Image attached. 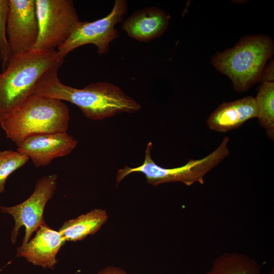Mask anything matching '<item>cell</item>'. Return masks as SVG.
<instances>
[{"mask_svg":"<svg viewBox=\"0 0 274 274\" xmlns=\"http://www.w3.org/2000/svg\"><path fill=\"white\" fill-rule=\"evenodd\" d=\"M55 68L47 72L35 86L32 94L68 101L92 120H102L122 113H133L141 105L118 86L109 82L92 83L83 88L62 83Z\"/></svg>","mask_w":274,"mask_h":274,"instance_id":"6da1fadb","label":"cell"},{"mask_svg":"<svg viewBox=\"0 0 274 274\" xmlns=\"http://www.w3.org/2000/svg\"><path fill=\"white\" fill-rule=\"evenodd\" d=\"M64 58L56 50H31L11 57L0 73V122L32 94L40 78L50 70L59 68Z\"/></svg>","mask_w":274,"mask_h":274,"instance_id":"7a4b0ae2","label":"cell"},{"mask_svg":"<svg viewBox=\"0 0 274 274\" xmlns=\"http://www.w3.org/2000/svg\"><path fill=\"white\" fill-rule=\"evenodd\" d=\"M273 50V40L269 36L246 35L232 47L217 52L211 63L230 79L235 92H245L261 80Z\"/></svg>","mask_w":274,"mask_h":274,"instance_id":"3957f363","label":"cell"},{"mask_svg":"<svg viewBox=\"0 0 274 274\" xmlns=\"http://www.w3.org/2000/svg\"><path fill=\"white\" fill-rule=\"evenodd\" d=\"M70 119L69 109L62 101L31 94L0 124L18 147L33 135L67 132Z\"/></svg>","mask_w":274,"mask_h":274,"instance_id":"277c9868","label":"cell"},{"mask_svg":"<svg viewBox=\"0 0 274 274\" xmlns=\"http://www.w3.org/2000/svg\"><path fill=\"white\" fill-rule=\"evenodd\" d=\"M229 141V138L226 136L218 147L207 156L199 159H190L185 164L174 168H164L154 162L151 156L152 143L149 142L143 163L138 167L126 165L119 169L116 176V183H119L128 175L137 172L144 174L147 183L153 186L175 182L188 186L195 183L202 185L205 176L228 156Z\"/></svg>","mask_w":274,"mask_h":274,"instance_id":"5b68a950","label":"cell"},{"mask_svg":"<svg viewBox=\"0 0 274 274\" xmlns=\"http://www.w3.org/2000/svg\"><path fill=\"white\" fill-rule=\"evenodd\" d=\"M39 34L33 50H55L80 22L72 0H35Z\"/></svg>","mask_w":274,"mask_h":274,"instance_id":"8992f818","label":"cell"},{"mask_svg":"<svg viewBox=\"0 0 274 274\" xmlns=\"http://www.w3.org/2000/svg\"><path fill=\"white\" fill-rule=\"evenodd\" d=\"M127 10L126 1L115 0L112 10L106 16L92 22L80 21L67 40L57 48V51L64 58L74 49L93 44L97 47L99 54L107 53L110 43L119 36L115 26L122 23Z\"/></svg>","mask_w":274,"mask_h":274,"instance_id":"52a82bcc","label":"cell"},{"mask_svg":"<svg viewBox=\"0 0 274 274\" xmlns=\"http://www.w3.org/2000/svg\"><path fill=\"white\" fill-rule=\"evenodd\" d=\"M57 179L55 174L42 177L37 180L33 192L25 200L12 207H1V212L11 215L14 220L11 237L13 244H15L21 227H24L25 232L20 246L23 247L32 233L46 224L44 219L45 207L56 189Z\"/></svg>","mask_w":274,"mask_h":274,"instance_id":"ba28073f","label":"cell"},{"mask_svg":"<svg viewBox=\"0 0 274 274\" xmlns=\"http://www.w3.org/2000/svg\"><path fill=\"white\" fill-rule=\"evenodd\" d=\"M38 34L35 0H9L7 35L11 57L32 50Z\"/></svg>","mask_w":274,"mask_h":274,"instance_id":"9c48e42d","label":"cell"},{"mask_svg":"<svg viewBox=\"0 0 274 274\" xmlns=\"http://www.w3.org/2000/svg\"><path fill=\"white\" fill-rule=\"evenodd\" d=\"M77 144L78 141L67 132L38 134L25 139L16 151L30 159L35 166L40 167L70 154Z\"/></svg>","mask_w":274,"mask_h":274,"instance_id":"30bf717a","label":"cell"},{"mask_svg":"<svg viewBox=\"0 0 274 274\" xmlns=\"http://www.w3.org/2000/svg\"><path fill=\"white\" fill-rule=\"evenodd\" d=\"M65 242L58 231L46 223L38 228L26 245L18 248L16 257H23L35 266L53 269L57 263L56 255Z\"/></svg>","mask_w":274,"mask_h":274,"instance_id":"8fae6325","label":"cell"},{"mask_svg":"<svg viewBox=\"0 0 274 274\" xmlns=\"http://www.w3.org/2000/svg\"><path fill=\"white\" fill-rule=\"evenodd\" d=\"M258 114L255 97L248 96L221 104L209 116L207 125L211 130L226 132L238 128L251 119L257 118Z\"/></svg>","mask_w":274,"mask_h":274,"instance_id":"7c38bea8","label":"cell"},{"mask_svg":"<svg viewBox=\"0 0 274 274\" xmlns=\"http://www.w3.org/2000/svg\"><path fill=\"white\" fill-rule=\"evenodd\" d=\"M170 19L166 12L152 6L134 11L123 20L122 29L129 37L147 42L161 37L167 30Z\"/></svg>","mask_w":274,"mask_h":274,"instance_id":"4fadbf2b","label":"cell"},{"mask_svg":"<svg viewBox=\"0 0 274 274\" xmlns=\"http://www.w3.org/2000/svg\"><path fill=\"white\" fill-rule=\"evenodd\" d=\"M108 218L106 210L95 209L76 218L65 221L58 231L65 241H82L98 232Z\"/></svg>","mask_w":274,"mask_h":274,"instance_id":"5bb4252c","label":"cell"},{"mask_svg":"<svg viewBox=\"0 0 274 274\" xmlns=\"http://www.w3.org/2000/svg\"><path fill=\"white\" fill-rule=\"evenodd\" d=\"M205 274H262L261 266L250 257L236 252H225L215 259ZM269 274H273V270Z\"/></svg>","mask_w":274,"mask_h":274,"instance_id":"9a60e30c","label":"cell"},{"mask_svg":"<svg viewBox=\"0 0 274 274\" xmlns=\"http://www.w3.org/2000/svg\"><path fill=\"white\" fill-rule=\"evenodd\" d=\"M259 108L257 117L267 137L274 140V82L262 81L255 97Z\"/></svg>","mask_w":274,"mask_h":274,"instance_id":"2e32d148","label":"cell"},{"mask_svg":"<svg viewBox=\"0 0 274 274\" xmlns=\"http://www.w3.org/2000/svg\"><path fill=\"white\" fill-rule=\"evenodd\" d=\"M29 159L27 156L17 151L7 150L0 151V193L5 191L8 177L23 166Z\"/></svg>","mask_w":274,"mask_h":274,"instance_id":"e0dca14e","label":"cell"},{"mask_svg":"<svg viewBox=\"0 0 274 274\" xmlns=\"http://www.w3.org/2000/svg\"><path fill=\"white\" fill-rule=\"evenodd\" d=\"M9 0H0V63L2 71L11 58V51L7 37Z\"/></svg>","mask_w":274,"mask_h":274,"instance_id":"ac0fdd59","label":"cell"},{"mask_svg":"<svg viewBox=\"0 0 274 274\" xmlns=\"http://www.w3.org/2000/svg\"><path fill=\"white\" fill-rule=\"evenodd\" d=\"M97 274H128L124 269L112 265L107 266L99 270Z\"/></svg>","mask_w":274,"mask_h":274,"instance_id":"d6986e66","label":"cell"},{"mask_svg":"<svg viewBox=\"0 0 274 274\" xmlns=\"http://www.w3.org/2000/svg\"><path fill=\"white\" fill-rule=\"evenodd\" d=\"M273 76V61H270L267 66L265 67L262 76L261 80L262 81L274 82Z\"/></svg>","mask_w":274,"mask_h":274,"instance_id":"ffe728a7","label":"cell"}]
</instances>
